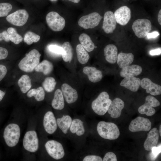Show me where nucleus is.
<instances>
[{"label": "nucleus", "mask_w": 161, "mask_h": 161, "mask_svg": "<svg viewBox=\"0 0 161 161\" xmlns=\"http://www.w3.org/2000/svg\"><path fill=\"white\" fill-rule=\"evenodd\" d=\"M41 54L36 49L32 50L19 62V69L25 72H32L39 63Z\"/></svg>", "instance_id": "1"}, {"label": "nucleus", "mask_w": 161, "mask_h": 161, "mask_svg": "<svg viewBox=\"0 0 161 161\" xmlns=\"http://www.w3.org/2000/svg\"><path fill=\"white\" fill-rule=\"evenodd\" d=\"M97 130L99 135L102 138L110 140L117 139L120 134L117 126L111 122H99L97 125Z\"/></svg>", "instance_id": "2"}, {"label": "nucleus", "mask_w": 161, "mask_h": 161, "mask_svg": "<svg viewBox=\"0 0 161 161\" xmlns=\"http://www.w3.org/2000/svg\"><path fill=\"white\" fill-rule=\"evenodd\" d=\"M21 134L20 129L18 125L11 123L5 128L3 137L7 145L9 147L16 146L18 143Z\"/></svg>", "instance_id": "3"}, {"label": "nucleus", "mask_w": 161, "mask_h": 161, "mask_svg": "<svg viewBox=\"0 0 161 161\" xmlns=\"http://www.w3.org/2000/svg\"><path fill=\"white\" fill-rule=\"evenodd\" d=\"M112 102L108 94L106 92H103L92 102V108L96 114L103 115L107 112Z\"/></svg>", "instance_id": "4"}, {"label": "nucleus", "mask_w": 161, "mask_h": 161, "mask_svg": "<svg viewBox=\"0 0 161 161\" xmlns=\"http://www.w3.org/2000/svg\"><path fill=\"white\" fill-rule=\"evenodd\" d=\"M152 25L148 19H139L135 20L133 23L132 28L135 35L138 38L145 37L151 29Z\"/></svg>", "instance_id": "5"}, {"label": "nucleus", "mask_w": 161, "mask_h": 161, "mask_svg": "<svg viewBox=\"0 0 161 161\" xmlns=\"http://www.w3.org/2000/svg\"><path fill=\"white\" fill-rule=\"evenodd\" d=\"M46 21L49 27L55 31H61L65 25L66 22L64 18L54 11L50 12L47 14Z\"/></svg>", "instance_id": "6"}, {"label": "nucleus", "mask_w": 161, "mask_h": 161, "mask_svg": "<svg viewBox=\"0 0 161 161\" xmlns=\"http://www.w3.org/2000/svg\"><path fill=\"white\" fill-rule=\"evenodd\" d=\"M24 148L32 153L37 151L39 148V140L36 131L30 130L25 134L23 142Z\"/></svg>", "instance_id": "7"}, {"label": "nucleus", "mask_w": 161, "mask_h": 161, "mask_svg": "<svg viewBox=\"0 0 161 161\" xmlns=\"http://www.w3.org/2000/svg\"><path fill=\"white\" fill-rule=\"evenodd\" d=\"M47 151L54 159L58 160L63 158L65 152L62 145L58 141L51 140L47 141L45 145Z\"/></svg>", "instance_id": "8"}, {"label": "nucleus", "mask_w": 161, "mask_h": 161, "mask_svg": "<svg viewBox=\"0 0 161 161\" xmlns=\"http://www.w3.org/2000/svg\"><path fill=\"white\" fill-rule=\"evenodd\" d=\"M102 18L98 13L95 12L82 16L78 23L80 26L84 29H92L98 25Z\"/></svg>", "instance_id": "9"}, {"label": "nucleus", "mask_w": 161, "mask_h": 161, "mask_svg": "<svg viewBox=\"0 0 161 161\" xmlns=\"http://www.w3.org/2000/svg\"><path fill=\"white\" fill-rule=\"evenodd\" d=\"M29 16V14L25 10L19 9L7 16L6 19L11 24L20 27L26 23Z\"/></svg>", "instance_id": "10"}, {"label": "nucleus", "mask_w": 161, "mask_h": 161, "mask_svg": "<svg viewBox=\"0 0 161 161\" xmlns=\"http://www.w3.org/2000/svg\"><path fill=\"white\" fill-rule=\"evenodd\" d=\"M151 125V122L149 119L138 117L131 122L129 128V130L132 132L148 131L150 129Z\"/></svg>", "instance_id": "11"}, {"label": "nucleus", "mask_w": 161, "mask_h": 161, "mask_svg": "<svg viewBox=\"0 0 161 161\" xmlns=\"http://www.w3.org/2000/svg\"><path fill=\"white\" fill-rule=\"evenodd\" d=\"M160 104L159 101L154 97L148 95L145 98V103L139 108L138 111L141 114H145L148 116H151L156 112L153 107L158 106Z\"/></svg>", "instance_id": "12"}, {"label": "nucleus", "mask_w": 161, "mask_h": 161, "mask_svg": "<svg viewBox=\"0 0 161 161\" xmlns=\"http://www.w3.org/2000/svg\"><path fill=\"white\" fill-rule=\"evenodd\" d=\"M114 15L117 23L121 25L125 26L131 18V10L127 6H123L115 11Z\"/></svg>", "instance_id": "13"}, {"label": "nucleus", "mask_w": 161, "mask_h": 161, "mask_svg": "<svg viewBox=\"0 0 161 161\" xmlns=\"http://www.w3.org/2000/svg\"><path fill=\"white\" fill-rule=\"evenodd\" d=\"M117 22L114 13L111 11L106 12L103 17L102 28L107 34L112 33L115 30Z\"/></svg>", "instance_id": "14"}, {"label": "nucleus", "mask_w": 161, "mask_h": 161, "mask_svg": "<svg viewBox=\"0 0 161 161\" xmlns=\"http://www.w3.org/2000/svg\"><path fill=\"white\" fill-rule=\"evenodd\" d=\"M43 123L45 131L49 134L54 133L57 129L56 120L53 113L51 111H48L45 114Z\"/></svg>", "instance_id": "15"}, {"label": "nucleus", "mask_w": 161, "mask_h": 161, "mask_svg": "<svg viewBox=\"0 0 161 161\" xmlns=\"http://www.w3.org/2000/svg\"><path fill=\"white\" fill-rule=\"evenodd\" d=\"M124 106L123 101L120 98H117L112 102L107 112L112 117L117 118L121 115L122 110Z\"/></svg>", "instance_id": "16"}, {"label": "nucleus", "mask_w": 161, "mask_h": 161, "mask_svg": "<svg viewBox=\"0 0 161 161\" xmlns=\"http://www.w3.org/2000/svg\"><path fill=\"white\" fill-rule=\"evenodd\" d=\"M140 85L145 89L147 93L153 95H157L161 94V86L154 83L149 79L144 78L141 81Z\"/></svg>", "instance_id": "17"}, {"label": "nucleus", "mask_w": 161, "mask_h": 161, "mask_svg": "<svg viewBox=\"0 0 161 161\" xmlns=\"http://www.w3.org/2000/svg\"><path fill=\"white\" fill-rule=\"evenodd\" d=\"M61 88L63 96L67 103H72L77 101L78 96L75 89L66 83L63 84Z\"/></svg>", "instance_id": "18"}, {"label": "nucleus", "mask_w": 161, "mask_h": 161, "mask_svg": "<svg viewBox=\"0 0 161 161\" xmlns=\"http://www.w3.org/2000/svg\"><path fill=\"white\" fill-rule=\"evenodd\" d=\"M159 132L157 129L154 128L148 134L147 137L145 140L144 147L147 151H151L152 148L156 147L159 138Z\"/></svg>", "instance_id": "19"}, {"label": "nucleus", "mask_w": 161, "mask_h": 161, "mask_svg": "<svg viewBox=\"0 0 161 161\" xmlns=\"http://www.w3.org/2000/svg\"><path fill=\"white\" fill-rule=\"evenodd\" d=\"M124 78L120 83L121 86L124 87L134 92H136L138 90L141 83L140 78L134 76H130Z\"/></svg>", "instance_id": "20"}, {"label": "nucleus", "mask_w": 161, "mask_h": 161, "mask_svg": "<svg viewBox=\"0 0 161 161\" xmlns=\"http://www.w3.org/2000/svg\"><path fill=\"white\" fill-rule=\"evenodd\" d=\"M83 72L88 77L89 80L93 83H96L101 80L103 78L102 72L92 66H85L83 69Z\"/></svg>", "instance_id": "21"}, {"label": "nucleus", "mask_w": 161, "mask_h": 161, "mask_svg": "<svg viewBox=\"0 0 161 161\" xmlns=\"http://www.w3.org/2000/svg\"><path fill=\"white\" fill-rule=\"evenodd\" d=\"M104 56L106 61L109 63L114 64L117 61V49L114 45L110 44L106 45L104 49Z\"/></svg>", "instance_id": "22"}, {"label": "nucleus", "mask_w": 161, "mask_h": 161, "mask_svg": "<svg viewBox=\"0 0 161 161\" xmlns=\"http://www.w3.org/2000/svg\"><path fill=\"white\" fill-rule=\"evenodd\" d=\"M134 59V55L131 53L120 52L117 55V62L119 67L125 68L130 65Z\"/></svg>", "instance_id": "23"}, {"label": "nucleus", "mask_w": 161, "mask_h": 161, "mask_svg": "<svg viewBox=\"0 0 161 161\" xmlns=\"http://www.w3.org/2000/svg\"><path fill=\"white\" fill-rule=\"evenodd\" d=\"M142 69L140 66L134 64L122 69L120 72V76L123 78L135 76L140 74Z\"/></svg>", "instance_id": "24"}, {"label": "nucleus", "mask_w": 161, "mask_h": 161, "mask_svg": "<svg viewBox=\"0 0 161 161\" xmlns=\"http://www.w3.org/2000/svg\"><path fill=\"white\" fill-rule=\"evenodd\" d=\"M51 104L52 107L55 109L61 110L64 108V96L62 91L60 89H58L55 91Z\"/></svg>", "instance_id": "25"}, {"label": "nucleus", "mask_w": 161, "mask_h": 161, "mask_svg": "<svg viewBox=\"0 0 161 161\" xmlns=\"http://www.w3.org/2000/svg\"><path fill=\"white\" fill-rule=\"evenodd\" d=\"M72 120L69 115H63L60 118L57 119L56 121L58 126L64 134H66L70 128Z\"/></svg>", "instance_id": "26"}, {"label": "nucleus", "mask_w": 161, "mask_h": 161, "mask_svg": "<svg viewBox=\"0 0 161 161\" xmlns=\"http://www.w3.org/2000/svg\"><path fill=\"white\" fill-rule=\"evenodd\" d=\"M79 40L80 44L87 51L90 52L94 49L95 44L87 34L84 33L81 34L79 37Z\"/></svg>", "instance_id": "27"}, {"label": "nucleus", "mask_w": 161, "mask_h": 161, "mask_svg": "<svg viewBox=\"0 0 161 161\" xmlns=\"http://www.w3.org/2000/svg\"><path fill=\"white\" fill-rule=\"evenodd\" d=\"M70 130L71 133H76L78 136L83 135L85 131L83 122L78 119H74L72 121Z\"/></svg>", "instance_id": "28"}, {"label": "nucleus", "mask_w": 161, "mask_h": 161, "mask_svg": "<svg viewBox=\"0 0 161 161\" xmlns=\"http://www.w3.org/2000/svg\"><path fill=\"white\" fill-rule=\"evenodd\" d=\"M61 47L62 52L61 55L64 61L70 63L72 59L73 55L72 46L69 42L66 41L63 44Z\"/></svg>", "instance_id": "29"}, {"label": "nucleus", "mask_w": 161, "mask_h": 161, "mask_svg": "<svg viewBox=\"0 0 161 161\" xmlns=\"http://www.w3.org/2000/svg\"><path fill=\"white\" fill-rule=\"evenodd\" d=\"M53 66L50 61L44 60L39 63L35 69L37 72H41L45 75L49 74L53 70Z\"/></svg>", "instance_id": "30"}, {"label": "nucleus", "mask_w": 161, "mask_h": 161, "mask_svg": "<svg viewBox=\"0 0 161 161\" xmlns=\"http://www.w3.org/2000/svg\"><path fill=\"white\" fill-rule=\"evenodd\" d=\"M18 84L20 90L23 93H25L30 89L32 86L31 80L27 75H22L19 79Z\"/></svg>", "instance_id": "31"}, {"label": "nucleus", "mask_w": 161, "mask_h": 161, "mask_svg": "<svg viewBox=\"0 0 161 161\" xmlns=\"http://www.w3.org/2000/svg\"><path fill=\"white\" fill-rule=\"evenodd\" d=\"M76 50L77 58L79 62L82 64L87 63L89 58V56L80 44H78L77 46Z\"/></svg>", "instance_id": "32"}, {"label": "nucleus", "mask_w": 161, "mask_h": 161, "mask_svg": "<svg viewBox=\"0 0 161 161\" xmlns=\"http://www.w3.org/2000/svg\"><path fill=\"white\" fill-rule=\"evenodd\" d=\"M27 96L28 97H34L36 100L41 101L44 99L45 93L43 88L40 86L37 89H33L29 91Z\"/></svg>", "instance_id": "33"}, {"label": "nucleus", "mask_w": 161, "mask_h": 161, "mask_svg": "<svg viewBox=\"0 0 161 161\" xmlns=\"http://www.w3.org/2000/svg\"><path fill=\"white\" fill-rule=\"evenodd\" d=\"M7 32L9 34L10 41L15 44H18L22 41L23 39L22 37L17 33L15 28L13 27L8 28Z\"/></svg>", "instance_id": "34"}, {"label": "nucleus", "mask_w": 161, "mask_h": 161, "mask_svg": "<svg viewBox=\"0 0 161 161\" xmlns=\"http://www.w3.org/2000/svg\"><path fill=\"white\" fill-rule=\"evenodd\" d=\"M56 82L54 78H46L42 83V86L45 90L48 92H52L55 89Z\"/></svg>", "instance_id": "35"}, {"label": "nucleus", "mask_w": 161, "mask_h": 161, "mask_svg": "<svg viewBox=\"0 0 161 161\" xmlns=\"http://www.w3.org/2000/svg\"><path fill=\"white\" fill-rule=\"evenodd\" d=\"M40 36L35 33L31 32H27L25 35L24 42L28 45H31L33 43H36L40 39Z\"/></svg>", "instance_id": "36"}, {"label": "nucleus", "mask_w": 161, "mask_h": 161, "mask_svg": "<svg viewBox=\"0 0 161 161\" xmlns=\"http://www.w3.org/2000/svg\"><path fill=\"white\" fill-rule=\"evenodd\" d=\"M12 9V6L9 3H0V17L7 16Z\"/></svg>", "instance_id": "37"}, {"label": "nucleus", "mask_w": 161, "mask_h": 161, "mask_svg": "<svg viewBox=\"0 0 161 161\" xmlns=\"http://www.w3.org/2000/svg\"><path fill=\"white\" fill-rule=\"evenodd\" d=\"M49 50L54 53L57 54H61L62 49L61 47L55 45H50L48 47Z\"/></svg>", "instance_id": "38"}, {"label": "nucleus", "mask_w": 161, "mask_h": 161, "mask_svg": "<svg viewBox=\"0 0 161 161\" xmlns=\"http://www.w3.org/2000/svg\"><path fill=\"white\" fill-rule=\"evenodd\" d=\"M117 157L115 154L112 152H108L106 153L103 157V161H117Z\"/></svg>", "instance_id": "39"}, {"label": "nucleus", "mask_w": 161, "mask_h": 161, "mask_svg": "<svg viewBox=\"0 0 161 161\" xmlns=\"http://www.w3.org/2000/svg\"><path fill=\"white\" fill-rule=\"evenodd\" d=\"M83 160V161H102L103 159L99 156L89 155L85 156Z\"/></svg>", "instance_id": "40"}, {"label": "nucleus", "mask_w": 161, "mask_h": 161, "mask_svg": "<svg viewBox=\"0 0 161 161\" xmlns=\"http://www.w3.org/2000/svg\"><path fill=\"white\" fill-rule=\"evenodd\" d=\"M7 72V69L4 65H0V81L4 77Z\"/></svg>", "instance_id": "41"}, {"label": "nucleus", "mask_w": 161, "mask_h": 161, "mask_svg": "<svg viewBox=\"0 0 161 161\" xmlns=\"http://www.w3.org/2000/svg\"><path fill=\"white\" fill-rule=\"evenodd\" d=\"M8 55V51L4 48L0 47V60L6 58Z\"/></svg>", "instance_id": "42"}, {"label": "nucleus", "mask_w": 161, "mask_h": 161, "mask_svg": "<svg viewBox=\"0 0 161 161\" xmlns=\"http://www.w3.org/2000/svg\"><path fill=\"white\" fill-rule=\"evenodd\" d=\"M1 34V38L2 40H4L6 42L10 41L9 38V34L7 31H4Z\"/></svg>", "instance_id": "43"}, {"label": "nucleus", "mask_w": 161, "mask_h": 161, "mask_svg": "<svg viewBox=\"0 0 161 161\" xmlns=\"http://www.w3.org/2000/svg\"><path fill=\"white\" fill-rule=\"evenodd\" d=\"M160 146L159 148L154 147L152 148L151 150L154 159L155 157L156 158L158 154L160 152Z\"/></svg>", "instance_id": "44"}, {"label": "nucleus", "mask_w": 161, "mask_h": 161, "mask_svg": "<svg viewBox=\"0 0 161 161\" xmlns=\"http://www.w3.org/2000/svg\"><path fill=\"white\" fill-rule=\"evenodd\" d=\"M159 35V33L158 32L154 31L151 33H148L147 36L148 39L150 38H154L157 37Z\"/></svg>", "instance_id": "45"}, {"label": "nucleus", "mask_w": 161, "mask_h": 161, "mask_svg": "<svg viewBox=\"0 0 161 161\" xmlns=\"http://www.w3.org/2000/svg\"><path fill=\"white\" fill-rule=\"evenodd\" d=\"M150 54L151 55H158L161 54V48L157 49L151 50Z\"/></svg>", "instance_id": "46"}, {"label": "nucleus", "mask_w": 161, "mask_h": 161, "mask_svg": "<svg viewBox=\"0 0 161 161\" xmlns=\"http://www.w3.org/2000/svg\"><path fill=\"white\" fill-rule=\"evenodd\" d=\"M157 19L160 25H161V10L160 9L158 14Z\"/></svg>", "instance_id": "47"}, {"label": "nucleus", "mask_w": 161, "mask_h": 161, "mask_svg": "<svg viewBox=\"0 0 161 161\" xmlns=\"http://www.w3.org/2000/svg\"><path fill=\"white\" fill-rule=\"evenodd\" d=\"M5 95V93L0 89V101L2 100Z\"/></svg>", "instance_id": "48"}, {"label": "nucleus", "mask_w": 161, "mask_h": 161, "mask_svg": "<svg viewBox=\"0 0 161 161\" xmlns=\"http://www.w3.org/2000/svg\"><path fill=\"white\" fill-rule=\"evenodd\" d=\"M68 0L72 2H74L75 3H79L80 1V0Z\"/></svg>", "instance_id": "49"}, {"label": "nucleus", "mask_w": 161, "mask_h": 161, "mask_svg": "<svg viewBox=\"0 0 161 161\" xmlns=\"http://www.w3.org/2000/svg\"><path fill=\"white\" fill-rule=\"evenodd\" d=\"M161 125H160V129H159V133H160V136H161Z\"/></svg>", "instance_id": "50"}, {"label": "nucleus", "mask_w": 161, "mask_h": 161, "mask_svg": "<svg viewBox=\"0 0 161 161\" xmlns=\"http://www.w3.org/2000/svg\"><path fill=\"white\" fill-rule=\"evenodd\" d=\"M2 40V38H1V34L0 33V41H1Z\"/></svg>", "instance_id": "51"}, {"label": "nucleus", "mask_w": 161, "mask_h": 161, "mask_svg": "<svg viewBox=\"0 0 161 161\" xmlns=\"http://www.w3.org/2000/svg\"><path fill=\"white\" fill-rule=\"evenodd\" d=\"M50 0V1H56L57 0Z\"/></svg>", "instance_id": "52"}]
</instances>
